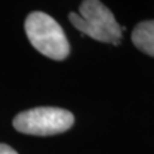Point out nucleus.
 Returning a JSON list of instances; mask_svg holds the SVG:
<instances>
[{
    "mask_svg": "<svg viewBox=\"0 0 154 154\" xmlns=\"http://www.w3.org/2000/svg\"><path fill=\"white\" fill-rule=\"evenodd\" d=\"M131 40L140 51L154 58V21L137 23L131 33Z\"/></svg>",
    "mask_w": 154,
    "mask_h": 154,
    "instance_id": "nucleus-4",
    "label": "nucleus"
},
{
    "mask_svg": "<svg viewBox=\"0 0 154 154\" xmlns=\"http://www.w3.org/2000/svg\"><path fill=\"white\" fill-rule=\"evenodd\" d=\"M0 154H18L13 148L5 144H0Z\"/></svg>",
    "mask_w": 154,
    "mask_h": 154,
    "instance_id": "nucleus-5",
    "label": "nucleus"
},
{
    "mask_svg": "<svg viewBox=\"0 0 154 154\" xmlns=\"http://www.w3.org/2000/svg\"><path fill=\"white\" fill-rule=\"evenodd\" d=\"M73 122V114L67 109L37 107L17 114L13 119V126L22 134L49 136L69 130Z\"/></svg>",
    "mask_w": 154,
    "mask_h": 154,
    "instance_id": "nucleus-3",
    "label": "nucleus"
},
{
    "mask_svg": "<svg viewBox=\"0 0 154 154\" xmlns=\"http://www.w3.org/2000/svg\"><path fill=\"white\" fill-rule=\"evenodd\" d=\"M25 31L28 40L37 51L54 60H63L69 54V42L63 28L54 18L42 12L27 16Z\"/></svg>",
    "mask_w": 154,
    "mask_h": 154,
    "instance_id": "nucleus-2",
    "label": "nucleus"
},
{
    "mask_svg": "<svg viewBox=\"0 0 154 154\" xmlns=\"http://www.w3.org/2000/svg\"><path fill=\"white\" fill-rule=\"evenodd\" d=\"M69 21L79 31L100 42L118 45L122 38L121 26L100 0H82L80 14L69 13Z\"/></svg>",
    "mask_w": 154,
    "mask_h": 154,
    "instance_id": "nucleus-1",
    "label": "nucleus"
}]
</instances>
